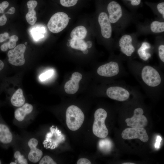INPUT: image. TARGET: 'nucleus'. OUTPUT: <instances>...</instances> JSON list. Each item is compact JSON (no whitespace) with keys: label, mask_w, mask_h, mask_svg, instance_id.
Segmentation results:
<instances>
[{"label":"nucleus","mask_w":164,"mask_h":164,"mask_svg":"<svg viewBox=\"0 0 164 164\" xmlns=\"http://www.w3.org/2000/svg\"><path fill=\"white\" fill-rule=\"evenodd\" d=\"M53 70L52 69L49 70L42 73L39 76V79L41 81H44L49 79L53 74Z\"/></svg>","instance_id":"nucleus-27"},{"label":"nucleus","mask_w":164,"mask_h":164,"mask_svg":"<svg viewBox=\"0 0 164 164\" xmlns=\"http://www.w3.org/2000/svg\"><path fill=\"white\" fill-rule=\"evenodd\" d=\"M77 164H91V162L88 159L85 158H81L77 161Z\"/></svg>","instance_id":"nucleus-34"},{"label":"nucleus","mask_w":164,"mask_h":164,"mask_svg":"<svg viewBox=\"0 0 164 164\" xmlns=\"http://www.w3.org/2000/svg\"><path fill=\"white\" fill-rule=\"evenodd\" d=\"M130 1L131 4L133 6L139 5L141 2V0H128Z\"/></svg>","instance_id":"nucleus-37"},{"label":"nucleus","mask_w":164,"mask_h":164,"mask_svg":"<svg viewBox=\"0 0 164 164\" xmlns=\"http://www.w3.org/2000/svg\"><path fill=\"white\" fill-rule=\"evenodd\" d=\"M78 0H60L62 5L65 7H70L75 5Z\"/></svg>","instance_id":"nucleus-29"},{"label":"nucleus","mask_w":164,"mask_h":164,"mask_svg":"<svg viewBox=\"0 0 164 164\" xmlns=\"http://www.w3.org/2000/svg\"><path fill=\"white\" fill-rule=\"evenodd\" d=\"M107 115L106 111L102 108H99L95 112L92 130L94 134L98 138H105L108 134V130L105 124Z\"/></svg>","instance_id":"nucleus-2"},{"label":"nucleus","mask_w":164,"mask_h":164,"mask_svg":"<svg viewBox=\"0 0 164 164\" xmlns=\"http://www.w3.org/2000/svg\"><path fill=\"white\" fill-rule=\"evenodd\" d=\"M150 48V45L148 42H144L142 43L138 50V53L140 58L146 61L151 57V54L147 51V50Z\"/></svg>","instance_id":"nucleus-20"},{"label":"nucleus","mask_w":164,"mask_h":164,"mask_svg":"<svg viewBox=\"0 0 164 164\" xmlns=\"http://www.w3.org/2000/svg\"><path fill=\"white\" fill-rule=\"evenodd\" d=\"M7 18L5 14L0 16V26L5 25L7 22Z\"/></svg>","instance_id":"nucleus-35"},{"label":"nucleus","mask_w":164,"mask_h":164,"mask_svg":"<svg viewBox=\"0 0 164 164\" xmlns=\"http://www.w3.org/2000/svg\"><path fill=\"white\" fill-rule=\"evenodd\" d=\"M106 94L110 98L121 101L127 100L130 96L129 93L126 89L118 86L109 87Z\"/></svg>","instance_id":"nucleus-9"},{"label":"nucleus","mask_w":164,"mask_h":164,"mask_svg":"<svg viewBox=\"0 0 164 164\" xmlns=\"http://www.w3.org/2000/svg\"><path fill=\"white\" fill-rule=\"evenodd\" d=\"M82 74L77 72L73 73L71 79L67 81L64 85V90L66 93L69 94H73L78 90L79 83L82 78Z\"/></svg>","instance_id":"nucleus-14"},{"label":"nucleus","mask_w":164,"mask_h":164,"mask_svg":"<svg viewBox=\"0 0 164 164\" xmlns=\"http://www.w3.org/2000/svg\"><path fill=\"white\" fill-rule=\"evenodd\" d=\"M70 45L72 48L82 51L86 50L87 48L86 43L82 39L72 38Z\"/></svg>","instance_id":"nucleus-22"},{"label":"nucleus","mask_w":164,"mask_h":164,"mask_svg":"<svg viewBox=\"0 0 164 164\" xmlns=\"http://www.w3.org/2000/svg\"><path fill=\"white\" fill-rule=\"evenodd\" d=\"M141 75L143 81L149 86L156 87L161 83V78L159 72L150 66L144 67L142 70Z\"/></svg>","instance_id":"nucleus-4"},{"label":"nucleus","mask_w":164,"mask_h":164,"mask_svg":"<svg viewBox=\"0 0 164 164\" xmlns=\"http://www.w3.org/2000/svg\"><path fill=\"white\" fill-rule=\"evenodd\" d=\"M162 140L161 137L159 135L157 136L156 140V142L155 144V148L158 149L160 147V142Z\"/></svg>","instance_id":"nucleus-36"},{"label":"nucleus","mask_w":164,"mask_h":164,"mask_svg":"<svg viewBox=\"0 0 164 164\" xmlns=\"http://www.w3.org/2000/svg\"><path fill=\"white\" fill-rule=\"evenodd\" d=\"M151 31L154 33H159L164 31V22L158 21L152 22L150 25Z\"/></svg>","instance_id":"nucleus-23"},{"label":"nucleus","mask_w":164,"mask_h":164,"mask_svg":"<svg viewBox=\"0 0 164 164\" xmlns=\"http://www.w3.org/2000/svg\"><path fill=\"white\" fill-rule=\"evenodd\" d=\"M13 138L8 127L4 124H0V142L4 144H8L12 142Z\"/></svg>","instance_id":"nucleus-17"},{"label":"nucleus","mask_w":164,"mask_h":164,"mask_svg":"<svg viewBox=\"0 0 164 164\" xmlns=\"http://www.w3.org/2000/svg\"><path fill=\"white\" fill-rule=\"evenodd\" d=\"M37 4V2L34 0H30L27 3L28 12L26 15V19L27 22L31 25H34L37 20L36 12L34 9Z\"/></svg>","instance_id":"nucleus-16"},{"label":"nucleus","mask_w":164,"mask_h":164,"mask_svg":"<svg viewBox=\"0 0 164 164\" xmlns=\"http://www.w3.org/2000/svg\"><path fill=\"white\" fill-rule=\"evenodd\" d=\"M98 22L101 27L102 36L106 39L110 38L112 35V28L108 16L106 13L102 12L99 14Z\"/></svg>","instance_id":"nucleus-11"},{"label":"nucleus","mask_w":164,"mask_h":164,"mask_svg":"<svg viewBox=\"0 0 164 164\" xmlns=\"http://www.w3.org/2000/svg\"><path fill=\"white\" fill-rule=\"evenodd\" d=\"M100 149L104 152L109 151L112 147L111 141L108 139L101 140L98 143Z\"/></svg>","instance_id":"nucleus-24"},{"label":"nucleus","mask_w":164,"mask_h":164,"mask_svg":"<svg viewBox=\"0 0 164 164\" xmlns=\"http://www.w3.org/2000/svg\"><path fill=\"white\" fill-rule=\"evenodd\" d=\"M159 55L160 59L161 61L164 62V45L163 44L160 45L158 47Z\"/></svg>","instance_id":"nucleus-31"},{"label":"nucleus","mask_w":164,"mask_h":164,"mask_svg":"<svg viewBox=\"0 0 164 164\" xmlns=\"http://www.w3.org/2000/svg\"><path fill=\"white\" fill-rule=\"evenodd\" d=\"M10 101L11 104L16 107H20L25 103V99L22 90L18 89L12 96Z\"/></svg>","instance_id":"nucleus-18"},{"label":"nucleus","mask_w":164,"mask_h":164,"mask_svg":"<svg viewBox=\"0 0 164 164\" xmlns=\"http://www.w3.org/2000/svg\"><path fill=\"white\" fill-rule=\"evenodd\" d=\"M87 33L86 28L84 26H78L75 28L70 34L72 38L83 39L85 38Z\"/></svg>","instance_id":"nucleus-19"},{"label":"nucleus","mask_w":164,"mask_h":164,"mask_svg":"<svg viewBox=\"0 0 164 164\" xmlns=\"http://www.w3.org/2000/svg\"><path fill=\"white\" fill-rule=\"evenodd\" d=\"M38 143V140L35 138H30L28 142L30 149L28 156L29 160L32 162L36 163L41 159L43 152L37 147Z\"/></svg>","instance_id":"nucleus-10"},{"label":"nucleus","mask_w":164,"mask_h":164,"mask_svg":"<svg viewBox=\"0 0 164 164\" xmlns=\"http://www.w3.org/2000/svg\"><path fill=\"white\" fill-rule=\"evenodd\" d=\"M135 164V163H132V162H125L122 163V164Z\"/></svg>","instance_id":"nucleus-42"},{"label":"nucleus","mask_w":164,"mask_h":164,"mask_svg":"<svg viewBox=\"0 0 164 164\" xmlns=\"http://www.w3.org/2000/svg\"><path fill=\"white\" fill-rule=\"evenodd\" d=\"M9 5V3L6 1H4L0 3V13H3L5 10L7 8Z\"/></svg>","instance_id":"nucleus-32"},{"label":"nucleus","mask_w":164,"mask_h":164,"mask_svg":"<svg viewBox=\"0 0 164 164\" xmlns=\"http://www.w3.org/2000/svg\"><path fill=\"white\" fill-rule=\"evenodd\" d=\"M46 32L45 28L42 26H40L33 28L31 31L32 37L36 41L43 38L45 37Z\"/></svg>","instance_id":"nucleus-21"},{"label":"nucleus","mask_w":164,"mask_h":164,"mask_svg":"<svg viewBox=\"0 0 164 164\" xmlns=\"http://www.w3.org/2000/svg\"><path fill=\"white\" fill-rule=\"evenodd\" d=\"M83 53H84V54H87V53H88V50L87 49H86V50L83 51Z\"/></svg>","instance_id":"nucleus-41"},{"label":"nucleus","mask_w":164,"mask_h":164,"mask_svg":"<svg viewBox=\"0 0 164 164\" xmlns=\"http://www.w3.org/2000/svg\"><path fill=\"white\" fill-rule=\"evenodd\" d=\"M26 49L25 45L20 44L15 46L13 49L9 50L7 53L9 62L17 66L23 65L25 62L24 53Z\"/></svg>","instance_id":"nucleus-5"},{"label":"nucleus","mask_w":164,"mask_h":164,"mask_svg":"<svg viewBox=\"0 0 164 164\" xmlns=\"http://www.w3.org/2000/svg\"><path fill=\"white\" fill-rule=\"evenodd\" d=\"M69 22V18L66 13L59 12L51 16L48 23L47 27L51 32L57 33L64 29Z\"/></svg>","instance_id":"nucleus-3"},{"label":"nucleus","mask_w":164,"mask_h":164,"mask_svg":"<svg viewBox=\"0 0 164 164\" xmlns=\"http://www.w3.org/2000/svg\"><path fill=\"white\" fill-rule=\"evenodd\" d=\"M119 67L117 63L111 61L100 66L97 72L99 75L105 77H112L118 74Z\"/></svg>","instance_id":"nucleus-12"},{"label":"nucleus","mask_w":164,"mask_h":164,"mask_svg":"<svg viewBox=\"0 0 164 164\" xmlns=\"http://www.w3.org/2000/svg\"><path fill=\"white\" fill-rule=\"evenodd\" d=\"M86 43L87 48H90L92 46V43L91 41H87V43Z\"/></svg>","instance_id":"nucleus-40"},{"label":"nucleus","mask_w":164,"mask_h":164,"mask_svg":"<svg viewBox=\"0 0 164 164\" xmlns=\"http://www.w3.org/2000/svg\"><path fill=\"white\" fill-rule=\"evenodd\" d=\"M9 34L7 32L0 34V43L5 41L9 39Z\"/></svg>","instance_id":"nucleus-33"},{"label":"nucleus","mask_w":164,"mask_h":164,"mask_svg":"<svg viewBox=\"0 0 164 164\" xmlns=\"http://www.w3.org/2000/svg\"><path fill=\"white\" fill-rule=\"evenodd\" d=\"M39 164H56L57 163L55 162L52 158L48 155H45L43 156L39 161Z\"/></svg>","instance_id":"nucleus-28"},{"label":"nucleus","mask_w":164,"mask_h":164,"mask_svg":"<svg viewBox=\"0 0 164 164\" xmlns=\"http://www.w3.org/2000/svg\"><path fill=\"white\" fill-rule=\"evenodd\" d=\"M84 119V114L78 107L72 105L66 111V122L68 128L72 131H76L82 125Z\"/></svg>","instance_id":"nucleus-1"},{"label":"nucleus","mask_w":164,"mask_h":164,"mask_svg":"<svg viewBox=\"0 0 164 164\" xmlns=\"http://www.w3.org/2000/svg\"><path fill=\"white\" fill-rule=\"evenodd\" d=\"M144 111L141 108H138L135 109L134 114L131 118H127L125 121L128 126L132 128H143L148 124V120L143 114Z\"/></svg>","instance_id":"nucleus-7"},{"label":"nucleus","mask_w":164,"mask_h":164,"mask_svg":"<svg viewBox=\"0 0 164 164\" xmlns=\"http://www.w3.org/2000/svg\"><path fill=\"white\" fill-rule=\"evenodd\" d=\"M132 41V37L127 34L123 35L119 40V46L121 52L128 56H131L135 51Z\"/></svg>","instance_id":"nucleus-13"},{"label":"nucleus","mask_w":164,"mask_h":164,"mask_svg":"<svg viewBox=\"0 0 164 164\" xmlns=\"http://www.w3.org/2000/svg\"><path fill=\"white\" fill-rule=\"evenodd\" d=\"M121 136L124 139H139L146 142L149 140L146 131L143 128H129L124 129L121 133Z\"/></svg>","instance_id":"nucleus-6"},{"label":"nucleus","mask_w":164,"mask_h":164,"mask_svg":"<svg viewBox=\"0 0 164 164\" xmlns=\"http://www.w3.org/2000/svg\"><path fill=\"white\" fill-rule=\"evenodd\" d=\"M157 9L159 12L162 18L164 19V2H162L158 3L157 5Z\"/></svg>","instance_id":"nucleus-30"},{"label":"nucleus","mask_w":164,"mask_h":164,"mask_svg":"<svg viewBox=\"0 0 164 164\" xmlns=\"http://www.w3.org/2000/svg\"><path fill=\"white\" fill-rule=\"evenodd\" d=\"M5 64L4 62L0 60V72L4 68Z\"/></svg>","instance_id":"nucleus-39"},{"label":"nucleus","mask_w":164,"mask_h":164,"mask_svg":"<svg viewBox=\"0 0 164 164\" xmlns=\"http://www.w3.org/2000/svg\"><path fill=\"white\" fill-rule=\"evenodd\" d=\"M33 109L32 105L25 103L22 106L16 109L14 112V117L16 120L21 122L24 120L26 116L30 114Z\"/></svg>","instance_id":"nucleus-15"},{"label":"nucleus","mask_w":164,"mask_h":164,"mask_svg":"<svg viewBox=\"0 0 164 164\" xmlns=\"http://www.w3.org/2000/svg\"><path fill=\"white\" fill-rule=\"evenodd\" d=\"M9 40L6 43H5L8 49H11L15 47L16 42L19 39L18 37L15 35L10 36Z\"/></svg>","instance_id":"nucleus-26"},{"label":"nucleus","mask_w":164,"mask_h":164,"mask_svg":"<svg viewBox=\"0 0 164 164\" xmlns=\"http://www.w3.org/2000/svg\"><path fill=\"white\" fill-rule=\"evenodd\" d=\"M10 164H17L16 162H11L10 163Z\"/></svg>","instance_id":"nucleus-43"},{"label":"nucleus","mask_w":164,"mask_h":164,"mask_svg":"<svg viewBox=\"0 0 164 164\" xmlns=\"http://www.w3.org/2000/svg\"><path fill=\"white\" fill-rule=\"evenodd\" d=\"M15 158L16 159L18 164H27L28 162L27 159L18 151H15L14 154Z\"/></svg>","instance_id":"nucleus-25"},{"label":"nucleus","mask_w":164,"mask_h":164,"mask_svg":"<svg viewBox=\"0 0 164 164\" xmlns=\"http://www.w3.org/2000/svg\"><path fill=\"white\" fill-rule=\"evenodd\" d=\"M15 8L13 7H12L9 9L6 13L9 14H13L15 12Z\"/></svg>","instance_id":"nucleus-38"},{"label":"nucleus","mask_w":164,"mask_h":164,"mask_svg":"<svg viewBox=\"0 0 164 164\" xmlns=\"http://www.w3.org/2000/svg\"><path fill=\"white\" fill-rule=\"evenodd\" d=\"M1 160H0V164H1Z\"/></svg>","instance_id":"nucleus-44"},{"label":"nucleus","mask_w":164,"mask_h":164,"mask_svg":"<svg viewBox=\"0 0 164 164\" xmlns=\"http://www.w3.org/2000/svg\"><path fill=\"white\" fill-rule=\"evenodd\" d=\"M107 10L109 14L108 18L110 22L112 24L117 23L122 16L121 7L117 2L112 1L107 6Z\"/></svg>","instance_id":"nucleus-8"}]
</instances>
